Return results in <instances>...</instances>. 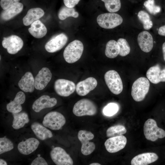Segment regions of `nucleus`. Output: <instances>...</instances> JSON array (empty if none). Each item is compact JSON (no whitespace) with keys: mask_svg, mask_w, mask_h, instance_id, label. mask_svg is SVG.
I'll return each instance as SVG.
<instances>
[{"mask_svg":"<svg viewBox=\"0 0 165 165\" xmlns=\"http://www.w3.org/2000/svg\"><path fill=\"white\" fill-rule=\"evenodd\" d=\"M143 131L146 138L148 140L154 141L158 138H162L165 137V131L159 128L155 120L149 119L145 122Z\"/></svg>","mask_w":165,"mask_h":165,"instance_id":"nucleus-4","label":"nucleus"},{"mask_svg":"<svg viewBox=\"0 0 165 165\" xmlns=\"http://www.w3.org/2000/svg\"><path fill=\"white\" fill-rule=\"evenodd\" d=\"M84 49L82 42L75 40L70 43L65 48L63 56L65 61L68 63H73L81 57Z\"/></svg>","mask_w":165,"mask_h":165,"instance_id":"nucleus-1","label":"nucleus"},{"mask_svg":"<svg viewBox=\"0 0 165 165\" xmlns=\"http://www.w3.org/2000/svg\"><path fill=\"white\" fill-rule=\"evenodd\" d=\"M79 1L80 0H63L65 6L69 8H73Z\"/></svg>","mask_w":165,"mask_h":165,"instance_id":"nucleus-39","label":"nucleus"},{"mask_svg":"<svg viewBox=\"0 0 165 165\" xmlns=\"http://www.w3.org/2000/svg\"><path fill=\"white\" fill-rule=\"evenodd\" d=\"M158 159V156L155 153H144L134 157L131 164L132 165H147L156 161Z\"/></svg>","mask_w":165,"mask_h":165,"instance_id":"nucleus-21","label":"nucleus"},{"mask_svg":"<svg viewBox=\"0 0 165 165\" xmlns=\"http://www.w3.org/2000/svg\"><path fill=\"white\" fill-rule=\"evenodd\" d=\"M50 155L53 161L57 165H72L73 161L63 148L56 147L50 152Z\"/></svg>","mask_w":165,"mask_h":165,"instance_id":"nucleus-10","label":"nucleus"},{"mask_svg":"<svg viewBox=\"0 0 165 165\" xmlns=\"http://www.w3.org/2000/svg\"><path fill=\"white\" fill-rule=\"evenodd\" d=\"M144 5L151 14L155 15L160 11L161 8L155 5L154 0H147L144 2Z\"/></svg>","mask_w":165,"mask_h":165,"instance_id":"nucleus-36","label":"nucleus"},{"mask_svg":"<svg viewBox=\"0 0 165 165\" xmlns=\"http://www.w3.org/2000/svg\"><path fill=\"white\" fill-rule=\"evenodd\" d=\"M52 74L47 67L42 68L35 77V88L40 90L44 89L51 80Z\"/></svg>","mask_w":165,"mask_h":165,"instance_id":"nucleus-14","label":"nucleus"},{"mask_svg":"<svg viewBox=\"0 0 165 165\" xmlns=\"http://www.w3.org/2000/svg\"><path fill=\"white\" fill-rule=\"evenodd\" d=\"M57 103L56 98H51L48 95H44L40 97L34 102L32 108L35 112H38L44 108L53 107Z\"/></svg>","mask_w":165,"mask_h":165,"instance_id":"nucleus-16","label":"nucleus"},{"mask_svg":"<svg viewBox=\"0 0 165 165\" xmlns=\"http://www.w3.org/2000/svg\"><path fill=\"white\" fill-rule=\"evenodd\" d=\"M79 15L74 8H69L65 6L62 7L58 13V17L61 20H64L68 17L77 18Z\"/></svg>","mask_w":165,"mask_h":165,"instance_id":"nucleus-29","label":"nucleus"},{"mask_svg":"<svg viewBox=\"0 0 165 165\" xmlns=\"http://www.w3.org/2000/svg\"><path fill=\"white\" fill-rule=\"evenodd\" d=\"M39 144V142L38 139L31 138L20 142L18 145L17 148L21 154L28 155L35 150Z\"/></svg>","mask_w":165,"mask_h":165,"instance_id":"nucleus-17","label":"nucleus"},{"mask_svg":"<svg viewBox=\"0 0 165 165\" xmlns=\"http://www.w3.org/2000/svg\"><path fill=\"white\" fill-rule=\"evenodd\" d=\"M68 40L67 36L61 33L53 38L45 45V49L48 52L53 53L61 49L66 44Z\"/></svg>","mask_w":165,"mask_h":165,"instance_id":"nucleus-13","label":"nucleus"},{"mask_svg":"<svg viewBox=\"0 0 165 165\" xmlns=\"http://www.w3.org/2000/svg\"><path fill=\"white\" fill-rule=\"evenodd\" d=\"M127 130L125 127L121 125L112 126L108 128L106 130V136L111 138L119 136L125 134Z\"/></svg>","mask_w":165,"mask_h":165,"instance_id":"nucleus-30","label":"nucleus"},{"mask_svg":"<svg viewBox=\"0 0 165 165\" xmlns=\"http://www.w3.org/2000/svg\"><path fill=\"white\" fill-rule=\"evenodd\" d=\"M54 89L56 93L61 96H69L75 91L76 86L72 81L64 79H58L55 82Z\"/></svg>","mask_w":165,"mask_h":165,"instance_id":"nucleus-9","label":"nucleus"},{"mask_svg":"<svg viewBox=\"0 0 165 165\" xmlns=\"http://www.w3.org/2000/svg\"><path fill=\"white\" fill-rule=\"evenodd\" d=\"M23 9V5L22 3H16L8 8L3 9L1 13V17L3 20H9L20 13Z\"/></svg>","mask_w":165,"mask_h":165,"instance_id":"nucleus-25","label":"nucleus"},{"mask_svg":"<svg viewBox=\"0 0 165 165\" xmlns=\"http://www.w3.org/2000/svg\"><path fill=\"white\" fill-rule=\"evenodd\" d=\"M0 165H7L6 162L4 160L2 159H0Z\"/></svg>","mask_w":165,"mask_h":165,"instance_id":"nucleus-42","label":"nucleus"},{"mask_svg":"<svg viewBox=\"0 0 165 165\" xmlns=\"http://www.w3.org/2000/svg\"><path fill=\"white\" fill-rule=\"evenodd\" d=\"M90 165H101V164L99 163H91L90 164Z\"/></svg>","mask_w":165,"mask_h":165,"instance_id":"nucleus-43","label":"nucleus"},{"mask_svg":"<svg viewBox=\"0 0 165 165\" xmlns=\"http://www.w3.org/2000/svg\"><path fill=\"white\" fill-rule=\"evenodd\" d=\"M97 84L96 79L93 77H88L79 82L76 86V91L80 96H85L94 90Z\"/></svg>","mask_w":165,"mask_h":165,"instance_id":"nucleus-15","label":"nucleus"},{"mask_svg":"<svg viewBox=\"0 0 165 165\" xmlns=\"http://www.w3.org/2000/svg\"><path fill=\"white\" fill-rule=\"evenodd\" d=\"M158 33L160 35L165 36V25L161 26L159 28Z\"/></svg>","mask_w":165,"mask_h":165,"instance_id":"nucleus-40","label":"nucleus"},{"mask_svg":"<svg viewBox=\"0 0 165 165\" xmlns=\"http://www.w3.org/2000/svg\"><path fill=\"white\" fill-rule=\"evenodd\" d=\"M97 20L101 27L107 29L114 28L121 24L123 21L122 17L114 13L101 14L97 17Z\"/></svg>","mask_w":165,"mask_h":165,"instance_id":"nucleus-5","label":"nucleus"},{"mask_svg":"<svg viewBox=\"0 0 165 165\" xmlns=\"http://www.w3.org/2000/svg\"><path fill=\"white\" fill-rule=\"evenodd\" d=\"M94 137V134L91 132L84 130H79L78 138L82 144L81 152L85 156L91 154L94 151L95 145L93 142L90 141Z\"/></svg>","mask_w":165,"mask_h":165,"instance_id":"nucleus-8","label":"nucleus"},{"mask_svg":"<svg viewBox=\"0 0 165 165\" xmlns=\"http://www.w3.org/2000/svg\"><path fill=\"white\" fill-rule=\"evenodd\" d=\"M120 48L119 55L122 57L127 55L130 52V45L125 39L120 38L117 41Z\"/></svg>","mask_w":165,"mask_h":165,"instance_id":"nucleus-34","label":"nucleus"},{"mask_svg":"<svg viewBox=\"0 0 165 165\" xmlns=\"http://www.w3.org/2000/svg\"><path fill=\"white\" fill-rule=\"evenodd\" d=\"M20 88L25 92H33L35 89V79L32 73L26 72L18 82Z\"/></svg>","mask_w":165,"mask_h":165,"instance_id":"nucleus-22","label":"nucleus"},{"mask_svg":"<svg viewBox=\"0 0 165 165\" xmlns=\"http://www.w3.org/2000/svg\"><path fill=\"white\" fill-rule=\"evenodd\" d=\"M44 14V11L41 8H35L29 9L23 19V23L25 26L31 25L38 20Z\"/></svg>","mask_w":165,"mask_h":165,"instance_id":"nucleus-23","label":"nucleus"},{"mask_svg":"<svg viewBox=\"0 0 165 165\" xmlns=\"http://www.w3.org/2000/svg\"><path fill=\"white\" fill-rule=\"evenodd\" d=\"M28 30L32 36L38 38H42L47 32L46 27L38 20L31 24V27L28 28Z\"/></svg>","mask_w":165,"mask_h":165,"instance_id":"nucleus-26","label":"nucleus"},{"mask_svg":"<svg viewBox=\"0 0 165 165\" xmlns=\"http://www.w3.org/2000/svg\"><path fill=\"white\" fill-rule=\"evenodd\" d=\"M105 3L106 9L110 13H115L119 11L121 7L120 0H101Z\"/></svg>","mask_w":165,"mask_h":165,"instance_id":"nucleus-32","label":"nucleus"},{"mask_svg":"<svg viewBox=\"0 0 165 165\" xmlns=\"http://www.w3.org/2000/svg\"><path fill=\"white\" fill-rule=\"evenodd\" d=\"M14 148L13 143L6 137L0 138V154L9 151Z\"/></svg>","mask_w":165,"mask_h":165,"instance_id":"nucleus-33","label":"nucleus"},{"mask_svg":"<svg viewBox=\"0 0 165 165\" xmlns=\"http://www.w3.org/2000/svg\"><path fill=\"white\" fill-rule=\"evenodd\" d=\"M150 83L146 78L141 77L133 83L131 88V95L135 101H141L144 99L149 91Z\"/></svg>","mask_w":165,"mask_h":165,"instance_id":"nucleus-3","label":"nucleus"},{"mask_svg":"<svg viewBox=\"0 0 165 165\" xmlns=\"http://www.w3.org/2000/svg\"><path fill=\"white\" fill-rule=\"evenodd\" d=\"M72 111L73 114L77 116H92L97 113V108L92 101L87 99H82L75 104Z\"/></svg>","mask_w":165,"mask_h":165,"instance_id":"nucleus-2","label":"nucleus"},{"mask_svg":"<svg viewBox=\"0 0 165 165\" xmlns=\"http://www.w3.org/2000/svg\"><path fill=\"white\" fill-rule=\"evenodd\" d=\"M138 16L142 24L145 29L148 30L152 28L153 23L149 14L147 13L145 11L141 10L138 13Z\"/></svg>","mask_w":165,"mask_h":165,"instance_id":"nucleus-31","label":"nucleus"},{"mask_svg":"<svg viewBox=\"0 0 165 165\" xmlns=\"http://www.w3.org/2000/svg\"><path fill=\"white\" fill-rule=\"evenodd\" d=\"M26 96L24 92L21 91L18 92L13 100L7 105V110L12 113L20 112L22 109L21 105L24 102Z\"/></svg>","mask_w":165,"mask_h":165,"instance_id":"nucleus-20","label":"nucleus"},{"mask_svg":"<svg viewBox=\"0 0 165 165\" xmlns=\"http://www.w3.org/2000/svg\"><path fill=\"white\" fill-rule=\"evenodd\" d=\"M119 109L118 105L116 103H110L108 104L103 108V114L108 116H112L116 114Z\"/></svg>","mask_w":165,"mask_h":165,"instance_id":"nucleus-35","label":"nucleus"},{"mask_svg":"<svg viewBox=\"0 0 165 165\" xmlns=\"http://www.w3.org/2000/svg\"><path fill=\"white\" fill-rule=\"evenodd\" d=\"M12 114L13 119L12 127L15 129L17 130L23 127L29 121L28 115L25 112H20L12 113Z\"/></svg>","mask_w":165,"mask_h":165,"instance_id":"nucleus-27","label":"nucleus"},{"mask_svg":"<svg viewBox=\"0 0 165 165\" xmlns=\"http://www.w3.org/2000/svg\"><path fill=\"white\" fill-rule=\"evenodd\" d=\"M137 40L141 50L145 53H148L152 49L153 40L151 35L148 32L143 31L138 34Z\"/></svg>","mask_w":165,"mask_h":165,"instance_id":"nucleus-18","label":"nucleus"},{"mask_svg":"<svg viewBox=\"0 0 165 165\" xmlns=\"http://www.w3.org/2000/svg\"><path fill=\"white\" fill-rule=\"evenodd\" d=\"M23 44L22 39L16 35L4 37L2 42L3 47L6 49L8 53L12 54L18 53L22 49Z\"/></svg>","mask_w":165,"mask_h":165,"instance_id":"nucleus-11","label":"nucleus"},{"mask_svg":"<svg viewBox=\"0 0 165 165\" xmlns=\"http://www.w3.org/2000/svg\"><path fill=\"white\" fill-rule=\"evenodd\" d=\"M66 119L61 113L52 111L46 114L42 121L43 125L53 130H60L65 123Z\"/></svg>","mask_w":165,"mask_h":165,"instance_id":"nucleus-7","label":"nucleus"},{"mask_svg":"<svg viewBox=\"0 0 165 165\" xmlns=\"http://www.w3.org/2000/svg\"><path fill=\"white\" fill-rule=\"evenodd\" d=\"M20 0H1L0 5L3 9H6L13 5L19 2Z\"/></svg>","mask_w":165,"mask_h":165,"instance_id":"nucleus-37","label":"nucleus"},{"mask_svg":"<svg viewBox=\"0 0 165 165\" xmlns=\"http://www.w3.org/2000/svg\"><path fill=\"white\" fill-rule=\"evenodd\" d=\"M105 83L110 91L113 94L118 95L123 90L122 79L118 73L115 70H110L105 74Z\"/></svg>","mask_w":165,"mask_h":165,"instance_id":"nucleus-6","label":"nucleus"},{"mask_svg":"<svg viewBox=\"0 0 165 165\" xmlns=\"http://www.w3.org/2000/svg\"><path fill=\"white\" fill-rule=\"evenodd\" d=\"M162 51L163 53V59L165 61V42L163 44L162 46Z\"/></svg>","mask_w":165,"mask_h":165,"instance_id":"nucleus-41","label":"nucleus"},{"mask_svg":"<svg viewBox=\"0 0 165 165\" xmlns=\"http://www.w3.org/2000/svg\"><path fill=\"white\" fill-rule=\"evenodd\" d=\"M127 142L126 137L123 135L110 138L105 142L106 150L111 153H115L123 148Z\"/></svg>","mask_w":165,"mask_h":165,"instance_id":"nucleus-12","label":"nucleus"},{"mask_svg":"<svg viewBox=\"0 0 165 165\" xmlns=\"http://www.w3.org/2000/svg\"><path fill=\"white\" fill-rule=\"evenodd\" d=\"M146 76L152 83L165 82V68L161 69L158 65L151 67L147 71Z\"/></svg>","mask_w":165,"mask_h":165,"instance_id":"nucleus-19","label":"nucleus"},{"mask_svg":"<svg viewBox=\"0 0 165 165\" xmlns=\"http://www.w3.org/2000/svg\"><path fill=\"white\" fill-rule=\"evenodd\" d=\"M119 46L116 41L110 40L107 43L105 51L106 57L110 58H115L119 54Z\"/></svg>","mask_w":165,"mask_h":165,"instance_id":"nucleus-28","label":"nucleus"},{"mask_svg":"<svg viewBox=\"0 0 165 165\" xmlns=\"http://www.w3.org/2000/svg\"><path fill=\"white\" fill-rule=\"evenodd\" d=\"M31 128L35 136L41 140H44L53 136L50 130L38 122L33 123L31 125Z\"/></svg>","mask_w":165,"mask_h":165,"instance_id":"nucleus-24","label":"nucleus"},{"mask_svg":"<svg viewBox=\"0 0 165 165\" xmlns=\"http://www.w3.org/2000/svg\"><path fill=\"white\" fill-rule=\"evenodd\" d=\"M31 165H47L45 160L40 156H38L31 163Z\"/></svg>","mask_w":165,"mask_h":165,"instance_id":"nucleus-38","label":"nucleus"}]
</instances>
